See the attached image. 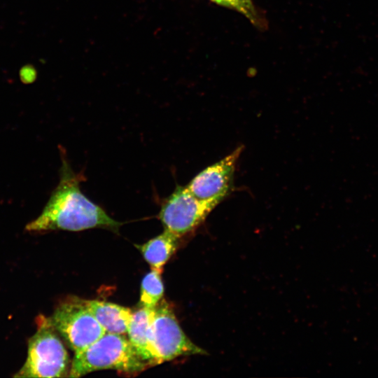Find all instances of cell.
<instances>
[{"instance_id":"1","label":"cell","mask_w":378,"mask_h":378,"mask_svg":"<svg viewBox=\"0 0 378 378\" xmlns=\"http://www.w3.org/2000/svg\"><path fill=\"white\" fill-rule=\"evenodd\" d=\"M59 181L41 214L25 226L28 232H42L56 230L78 232L104 228L118 232L122 223L110 217L80 190L83 176L71 169L64 153Z\"/></svg>"},{"instance_id":"2","label":"cell","mask_w":378,"mask_h":378,"mask_svg":"<svg viewBox=\"0 0 378 378\" xmlns=\"http://www.w3.org/2000/svg\"><path fill=\"white\" fill-rule=\"evenodd\" d=\"M148 366L123 335L106 332L86 348L74 352L68 377H79L106 369L135 375Z\"/></svg>"},{"instance_id":"3","label":"cell","mask_w":378,"mask_h":378,"mask_svg":"<svg viewBox=\"0 0 378 378\" xmlns=\"http://www.w3.org/2000/svg\"><path fill=\"white\" fill-rule=\"evenodd\" d=\"M68 352L49 317H38L37 330L29 340L27 355L15 377H63L68 376Z\"/></svg>"},{"instance_id":"4","label":"cell","mask_w":378,"mask_h":378,"mask_svg":"<svg viewBox=\"0 0 378 378\" xmlns=\"http://www.w3.org/2000/svg\"><path fill=\"white\" fill-rule=\"evenodd\" d=\"M49 318L59 336L74 352L86 348L106 333L85 300L78 297L71 296L62 300Z\"/></svg>"},{"instance_id":"5","label":"cell","mask_w":378,"mask_h":378,"mask_svg":"<svg viewBox=\"0 0 378 378\" xmlns=\"http://www.w3.org/2000/svg\"><path fill=\"white\" fill-rule=\"evenodd\" d=\"M216 206L196 198L186 186H179L162 204L159 219L164 230L181 238L194 231Z\"/></svg>"},{"instance_id":"6","label":"cell","mask_w":378,"mask_h":378,"mask_svg":"<svg viewBox=\"0 0 378 378\" xmlns=\"http://www.w3.org/2000/svg\"><path fill=\"white\" fill-rule=\"evenodd\" d=\"M153 332L159 363L182 356L206 354L184 333L172 307L164 299L154 307Z\"/></svg>"},{"instance_id":"7","label":"cell","mask_w":378,"mask_h":378,"mask_svg":"<svg viewBox=\"0 0 378 378\" xmlns=\"http://www.w3.org/2000/svg\"><path fill=\"white\" fill-rule=\"evenodd\" d=\"M242 148H236L218 162L207 167L186 186L197 199L219 204L232 188L235 167Z\"/></svg>"},{"instance_id":"8","label":"cell","mask_w":378,"mask_h":378,"mask_svg":"<svg viewBox=\"0 0 378 378\" xmlns=\"http://www.w3.org/2000/svg\"><path fill=\"white\" fill-rule=\"evenodd\" d=\"M153 312L154 308L142 306L134 311L127 332L130 342L149 366L159 364L153 342Z\"/></svg>"},{"instance_id":"9","label":"cell","mask_w":378,"mask_h":378,"mask_svg":"<svg viewBox=\"0 0 378 378\" xmlns=\"http://www.w3.org/2000/svg\"><path fill=\"white\" fill-rule=\"evenodd\" d=\"M85 301L106 332L127 334L133 312L130 309L109 302L96 300Z\"/></svg>"},{"instance_id":"10","label":"cell","mask_w":378,"mask_h":378,"mask_svg":"<svg viewBox=\"0 0 378 378\" xmlns=\"http://www.w3.org/2000/svg\"><path fill=\"white\" fill-rule=\"evenodd\" d=\"M179 237L171 232H164L142 245L136 246L151 269L162 271V267L178 246Z\"/></svg>"},{"instance_id":"11","label":"cell","mask_w":378,"mask_h":378,"mask_svg":"<svg viewBox=\"0 0 378 378\" xmlns=\"http://www.w3.org/2000/svg\"><path fill=\"white\" fill-rule=\"evenodd\" d=\"M162 272L151 269L142 279L140 290L141 306L154 308L162 299L164 285L161 277Z\"/></svg>"},{"instance_id":"12","label":"cell","mask_w":378,"mask_h":378,"mask_svg":"<svg viewBox=\"0 0 378 378\" xmlns=\"http://www.w3.org/2000/svg\"><path fill=\"white\" fill-rule=\"evenodd\" d=\"M244 10V15L255 26L262 25V20L258 15L252 0H237Z\"/></svg>"},{"instance_id":"13","label":"cell","mask_w":378,"mask_h":378,"mask_svg":"<svg viewBox=\"0 0 378 378\" xmlns=\"http://www.w3.org/2000/svg\"><path fill=\"white\" fill-rule=\"evenodd\" d=\"M209 1H211V2L217 5H219V6L230 8V9L234 10L237 12L241 13L242 15H244V10L241 6L239 4V3L237 0H209Z\"/></svg>"}]
</instances>
